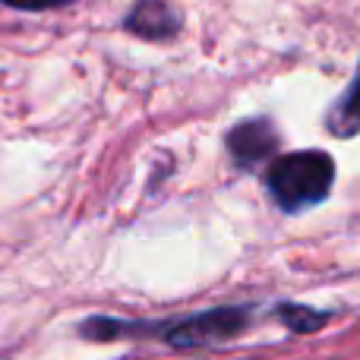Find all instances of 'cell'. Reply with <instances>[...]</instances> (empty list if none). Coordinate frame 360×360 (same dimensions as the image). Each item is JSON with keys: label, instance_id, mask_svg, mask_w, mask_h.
Instances as JSON below:
<instances>
[{"label": "cell", "instance_id": "1", "mask_svg": "<svg viewBox=\"0 0 360 360\" xmlns=\"http://www.w3.org/2000/svg\"><path fill=\"white\" fill-rule=\"evenodd\" d=\"M335 165L326 152H291L272 162L266 174L269 193L285 212H300L329 196Z\"/></svg>", "mask_w": 360, "mask_h": 360}, {"label": "cell", "instance_id": "2", "mask_svg": "<svg viewBox=\"0 0 360 360\" xmlns=\"http://www.w3.org/2000/svg\"><path fill=\"white\" fill-rule=\"evenodd\" d=\"M240 326H243L240 310H215V313H205V316H193L184 326L171 329V345L193 348V345L218 342V338H231Z\"/></svg>", "mask_w": 360, "mask_h": 360}, {"label": "cell", "instance_id": "3", "mask_svg": "<svg viewBox=\"0 0 360 360\" xmlns=\"http://www.w3.org/2000/svg\"><path fill=\"white\" fill-rule=\"evenodd\" d=\"M275 143H278V136H275L269 120H243L240 127L228 133V149L240 168H250V165L269 158L275 152Z\"/></svg>", "mask_w": 360, "mask_h": 360}, {"label": "cell", "instance_id": "4", "mask_svg": "<svg viewBox=\"0 0 360 360\" xmlns=\"http://www.w3.org/2000/svg\"><path fill=\"white\" fill-rule=\"evenodd\" d=\"M127 29L136 32L139 38H152V41H165L177 32V16L165 0H139L136 10L127 19Z\"/></svg>", "mask_w": 360, "mask_h": 360}, {"label": "cell", "instance_id": "5", "mask_svg": "<svg viewBox=\"0 0 360 360\" xmlns=\"http://www.w3.org/2000/svg\"><path fill=\"white\" fill-rule=\"evenodd\" d=\"M329 130L335 136H354V133H360V70H357L354 82L348 86V92L342 95V101L332 108Z\"/></svg>", "mask_w": 360, "mask_h": 360}, {"label": "cell", "instance_id": "6", "mask_svg": "<svg viewBox=\"0 0 360 360\" xmlns=\"http://www.w3.org/2000/svg\"><path fill=\"white\" fill-rule=\"evenodd\" d=\"M285 323L291 326L294 332H313L326 323V313H316V310H300V307H285L281 310Z\"/></svg>", "mask_w": 360, "mask_h": 360}, {"label": "cell", "instance_id": "7", "mask_svg": "<svg viewBox=\"0 0 360 360\" xmlns=\"http://www.w3.org/2000/svg\"><path fill=\"white\" fill-rule=\"evenodd\" d=\"M6 6H16V10H44V6H54L63 4V0H0Z\"/></svg>", "mask_w": 360, "mask_h": 360}]
</instances>
